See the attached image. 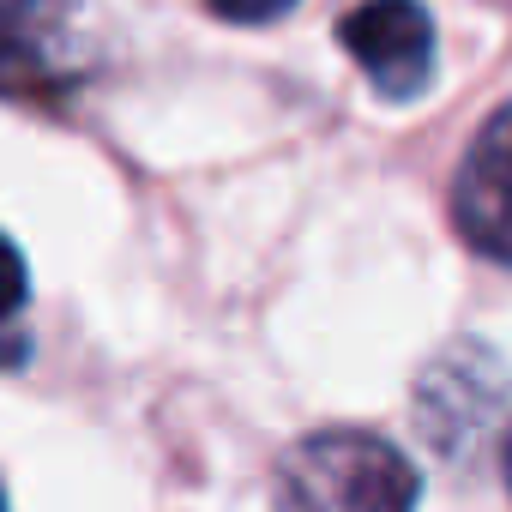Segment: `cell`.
I'll return each mask as SVG.
<instances>
[{
	"label": "cell",
	"mask_w": 512,
	"mask_h": 512,
	"mask_svg": "<svg viewBox=\"0 0 512 512\" xmlns=\"http://www.w3.org/2000/svg\"><path fill=\"white\" fill-rule=\"evenodd\" d=\"M338 43L386 103H416L434 79V19L422 0H362L344 13Z\"/></svg>",
	"instance_id": "obj_3"
},
{
	"label": "cell",
	"mask_w": 512,
	"mask_h": 512,
	"mask_svg": "<svg viewBox=\"0 0 512 512\" xmlns=\"http://www.w3.org/2000/svg\"><path fill=\"white\" fill-rule=\"evenodd\" d=\"M0 512H7V494H0Z\"/></svg>",
	"instance_id": "obj_7"
},
{
	"label": "cell",
	"mask_w": 512,
	"mask_h": 512,
	"mask_svg": "<svg viewBox=\"0 0 512 512\" xmlns=\"http://www.w3.org/2000/svg\"><path fill=\"white\" fill-rule=\"evenodd\" d=\"M205 7L223 25H272V19H284L296 7V0H205Z\"/></svg>",
	"instance_id": "obj_6"
},
{
	"label": "cell",
	"mask_w": 512,
	"mask_h": 512,
	"mask_svg": "<svg viewBox=\"0 0 512 512\" xmlns=\"http://www.w3.org/2000/svg\"><path fill=\"white\" fill-rule=\"evenodd\" d=\"M73 0H0V97L49 103L79 85Z\"/></svg>",
	"instance_id": "obj_2"
},
{
	"label": "cell",
	"mask_w": 512,
	"mask_h": 512,
	"mask_svg": "<svg viewBox=\"0 0 512 512\" xmlns=\"http://www.w3.org/2000/svg\"><path fill=\"white\" fill-rule=\"evenodd\" d=\"M416 500V464L368 428L302 434L278 458V512H416Z\"/></svg>",
	"instance_id": "obj_1"
},
{
	"label": "cell",
	"mask_w": 512,
	"mask_h": 512,
	"mask_svg": "<svg viewBox=\"0 0 512 512\" xmlns=\"http://www.w3.org/2000/svg\"><path fill=\"white\" fill-rule=\"evenodd\" d=\"M25 302H31V272L19 260V247L0 235V368H25L31 356V338L19 332Z\"/></svg>",
	"instance_id": "obj_5"
},
{
	"label": "cell",
	"mask_w": 512,
	"mask_h": 512,
	"mask_svg": "<svg viewBox=\"0 0 512 512\" xmlns=\"http://www.w3.org/2000/svg\"><path fill=\"white\" fill-rule=\"evenodd\" d=\"M506 127H512V115L488 109V121H482V133L464 151L458 181H452V223L464 229V241L482 260H506V163H512Z\"/></svg>",
	"instance_id": "obj_4"
}]
</instances>
